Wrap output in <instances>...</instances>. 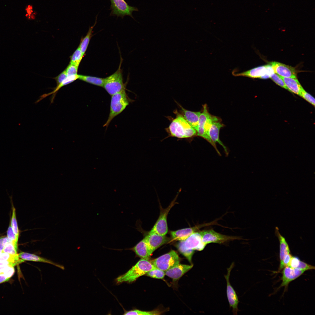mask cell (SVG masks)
I'll list each match as a JSON object with an SVG mask.
<instances>
[{"instance_id":"6da1fadb","label":"cell","mask_w":315,"mask_h":315,"mask_svg":"<svg viewBox=\"0 0 315 315\" xmlns=\"http://www.w3.org/2000/svg\"><path fill=\"white\" fill-rule=\"evenodd\" d=\"M201 231H197L186 239L180 241L177 245L179 251L190 262L195 251L203 250L206 246L202 242Z\"/></svg>"},{"instance_id":"7a4b0ae2","label":"cell","mask_w":315,"mask_h":315,"mask_svg":"<svg viewBox=\"0 0 315 315\" xmlns=\"http://www.w3.org/2000/svg\"><path fill=\"white\" fill-rule=\"evenodd\" d=\"M168 127L169 136L179 139H189L197 135L196 130L185 120L182 115L177 114Z\"/></svg>"},{"instance_id":"3957f363","label":"cell","mask_w":315,"mask_h":315,"mask_svg":"<svg viewBox=\"0 0 315 315\" xmlns=\"http://www.w3.org/2000/svg\"><path fill=\"white\" fill-rule=\"evenodd\" d=\"M155 268L148 260L141 258L126 273L117 277V282H133Z\"/></svg>"},{"instance_id":"277c9868","label":"cell","mask_w":315,"mask_h":315,"mask_svg":"<svg viewBox=\"0 0 315 315\" xmlns=\"http://www.w3.org/2000/svg\"><path fill=\"white\" fill-rule=\"evenodd\" d=\"M111 96L109 114L104 127H107L113 118L122 112L130 102L125 89Z\"/></svg>"},{"instance_id":"5b68a950","label":"cell","mask_w":315,"mask_h":315,"mask_svg":"<svg viewBox=\"0 0 315 315\" xmlns=\"http://www.w3.org/2000/svg\"><path fill=\"white\" fill-rule=\"evenodd\" d=\"M203 107L202 111L201 112L200 115L198 125L196 130L197 135L206 140L214 147L218 154L220 156L221 155L216 145L212 141L207 133L209 125L214 116L209 113L206 104L204 105Z\"/></svg>"},{"instance_id":"8992f818","label":"cell","mask_w":315,"mask_h":315,"mask_svg":"<svg viewBox=\"0 0 315 315\" xmlns=\"http://www.w3.org/2000/svg\"><path fill=\"white\" fill-rule=\"evenodd\" d=\"M121 61L117 70L113 74L104 78L103 87L111 96L125 89L121 69Z\"/></svg>"},{"instance_id":"52a82bcc","label":"cell","mask_w":315,"mask_h":315,"mask_svg":"<svg viewBox=\"0 0 315 315\" xmlns=\"http://www.w3.org/2000/svg\"><path fill=\"white\" fill-rule=\"evenodd\" d=\"M180 258L177 252L171 250L150 261L156 268L165 271L180 263Z\"/></svg>"},{"instance_id":"ba28073f","label":"cell","mask_w":315,"mask_h":315,"mask_svg":"<svg viewBox=\"0 0 315 315\" xmlns=\"http://www.w3.org/2000/svg\"><path fill=\"white\" fill-rule=\"evenodd\" d=\"M274 73L270 64L256 67L240 73H237L235 69L232 72V75L235 76H240L253 78L262 79L270 78Z\"/></svg>"},{"instance_id":"9c48e42d","label":"cell","mask_w":315,"mask_h":315,"mask_svg":"<svg viewBox=\"0 0 315 315\" xmlns=\"http://www.w3.org/2000/svg\"><path fill=\"white\" fill-rule=\"evenodd\" d=\"M200 231L202 242L206 245L211 243L221 244L231 240L242 239L240 237L222 234L216 232L212 229Z\"/></svg>"},{"instance_id":"30bf717a","label":"cell","mask_w":315,"mask_h":315,"mask_svg":"<svg viewBox=\"0 0 315 315\" xmlns=\"http://www.w3.org/2000/svg\"><path fill=\"white\" fill-rule=\"evenodd\" d=\"M178 194V193L168 207L164 209L161 208L159 218L149 232L157 233L162 235H166L168 231L167 222L168 214L171 209L176 203V200Z\"/></svg>"},{"instance_id":"8fae6325","label":"cell","mask_w":315,"mask_h":315,"mask_svg":"<svg viewBox=\"0 0 315 315\" xmlns=\"http://www.w3.org/2000/svg\"><path fill=\"white\" fill-rule=\"evenodd\" d=\"M221 120L218 117L214 116L210 123L207 131V134L214 145L218 143L222 146L226 156H228L229 151L227 148L224 145L219 138L220 131L224 125L221 123Z\"/></svg>"},{"instance_id":"7c38bea8","label":"cell","mask_w":315,"mask_h":315,"mask_svg":"<svg viewBox=\"0 0 315 315\" xmlns=\"http://www.w3.org/2000/svg\"><path fill=\"white\" fill-rule=\"evenodd\" d=\"M111 10V14L118 17H123L129 15L133 18L132 13L134 11H138L136 7L129 6L125 0H110Z\"/></svg>"},{"instance_id":"4fadbf2b","label":"cell","mask_w":315,"mask_h":315,"mask_svg":"<svg viewBox=\"0 0 315 315\" xmlns=\"http://www.w3.org/2000/svg\"><path fill=\"white\" fill-rule=\"evenodd\" d=\"M234 265V262H233L230 267L227 269V274L224 276L227 282V294L230 307L232 308L233 313L236 315L237 314L239 311L238 305L239 301L236 292L230 284L229 281L230 272Z\"/></svg>"},{"instance_id":"5bb4252c","label":"cell","mask_w":315,"mask_h":315,"mask_svg":"<svg viewBox=\"0 0 315 315\" xmlns=\"http://www.w3.org/2000/svg\"><path fill=\"white\" fill-rule=\"evenodd\" d=\"M216 223V221H214L192 227L171 231L170 232V234L173 240L179 241L187 239L194 232H197L199 229L205 226L215 225Z\"/></svg>"},{"instance_id":"9a60e30c","label":"cell","mask_w":315,"mask_h":315,"mask_svg":"<svg viewBox=\"0 0 315 315\" xmlns=\"http://www.w3.org/2000/svg\"><path fill=\"white\" fill-rule=\"evenodd\" d=\"M149 249L151 254L157 249L167 243L168 238L154 232H149L144 238Z\"/></svg>"},{"instance_id":"2e32d148","label":"cell","mask_w":315,"mask_h":315,"mask_svg":"<svg viewBox=\"0 0 315 315\" xmlns=\"http://www.w3.org/2000/svg\"><path fill=\"white\" fill-rule=\"evenodd\" d=\"M274 71L280 76L297 78V72L295 68L277 62L270 63Z\"/></svg>"},{"instance_id":"e0dca14e","label":"cell","mask_w":315,"mask_h":315,"mask_svg":"<svg viewBox=\"0 0 315 315\" xmlns=\"http://www.w3.org/2000/svg\"><path fill=\"white\" fill-rule=\"evenodd\" d=\"M304 271L289 266L285 267L282 272V282L280 287H287L289 284L295 280L304 272Z\"/></svg>"},{"instance_id":"ac0fdd59","label":"cell","mask_w":315,"mask_h":315,"mask_svg":"<svg viewBox=\"0 0 315 315\" xmlns=\"http://www.w3.org/2000/svg\"><path fill=\"white\" fill-rule=\"evenodd\" d=\"M193 265L192 264L188 265L179 263L165 271V275L176 281L190 270Z\"/></svg>"},{"instance_id":"d6986e66","label":"cell","mask_w":315,"mask_h":315,"mask_svg":"<svg viewBox=\"0 0 315 315\" xmlns=\"http://www.w3.org/2000/svg\"><path fill=\"white\" fill-rule=\"evenodd\" d=\"M18 256L20 258L24 261L27 260L47 263L54 265L62 270L64 269V267L63 266L55 262L50 260L34 254L22 252L19 254Z\"/></svg>"},{"instance_id":"ffe728a7","label":"cell","mask_w":315,"mask_h":315,"mask_svg":"<svg viewBox=\"0 0 315 315\" xmlns=\"http://www.w3.org/2000/svg\"><path fill=\"white\" fill-rule=\"evenodd\" d=\"M182 116L187 122L196 130L199 122L200 112H195L188 110L179 105Z\"/></svg>"},{"instance_id":"44dd1931","label":"cell","mask_w":315,"mask_h":315,"mask_svg":"<svg viewBox=\"0 0 315 315\" xmlns=\"http://www.w3.org/2000/svg\"><path fill=\"white\" fill-rule=\"evenodd\" d=\"M130 249L134 251L138 256L141 258L148 260L151 254L144 238Z\"/></svg>"},{"instance_id":"7402d4cb","label":"cell","mask_w":315,"mask_h":315,"mask_svg":"<svg viewBox=\"0 0 315 315\" xmlns=\"http://www.w3.org/2000/svg\"><path fill=\"white\" fill-rule=\"evenodd\" d=\"M281 77L284 80L287 89L291 92L301 95L304 89L297 78Z\"/></svg>"},{"instance_id":"603a6c76","label":"cell","mask_w":315,"mask_h":315,"mask_svg":"<svg viewBox=\"0 0 315 315\" xmlns=\"http://www.w3.org/2000/svg\"><path fill=\"white\" fill-rule=\"evenodd\" d=\"M79 77V75L78 74L75 75L67 76L66 78L61 83L58 85L56 86V87L52 91L48 93L44 94L41 96L39 99L37 101V102H38L43 99L51 94L53 96V97L51 100V101H53L54 97L56 95V92L61 88L64 86L72 83L77 79H78Z\"/></svg>"},{"instance_id":"cb8c5ba5","label":"cell","mask_w":315,"mask_h":315,"mask_svg":"<svg viewBox=\"0 0 315 315\" xmlns=\"http://www.w3.org/2000/svg\"><path fill=\"white\" fill-rule=\"evenodd\" d=\"M276 232L280 242V267L282 265L285 256L290 253V251L285 238L280 234L278 228H276Z\"/></svg>"},{"instance_id":"d4e9b609","label":"cell","mask_w":315,"mask_h":315,"mask_svg":"<svg viewBox=\"0 0 315 315\" xmlns=\"http://www.w3.org/2000/svg\"><path fill=\"white\" fill-rule=\"evenodd\" d=\"M79 79L95 85L103 87L104 78L79 75Z\"/></svg>"},{"instance_id":"484cf974","label":"cell","mask_w":315,"mask_h":315,"mask_svg":"<svg viewBox=\"0 0 315 315\" xmlns=\"http://www.w3.org/2000/svg\"><path fill=\"white\" fill-rule=\"evenodd\" d=\"M96 20L97 19H96V20L94 25L90 27L88 31L85 36L81 40L79 46L78 47L84 56L87 49L90 40L92 36V30L96 23Z\"/></svg>"},{"instance_id":"4316f807","label":"cell","mask_w":315,"mask_h":315,"mask_svg":"<svg viewBox=\"0 0 315 315\" xmlns=\"http://www.w3.org/2000/svg\"><path fill=\"white\" fill-rule=\"evenodd\" d=\"M24 261L20 259L18 255H12L2 252L0 253V262L8 261L15 263L16 265Z\"/></svg>"},{"instance_id":"83f0119b","label":"cell","mask_w":315,"mask_h":315,"mask_svg":"<svg viewBox=\"0 0 315 315\" xmlns=\"http://www.w3.org/2000/svg\"><path fill=\"white\" fill-rule=\"evenodd\" d=\"M84 55L78 47L70 57V64L78 67Z\"/></svg>"},{"instance_id":"f1b7e54d","label":"cell","mask_w":315,"mask_h":315,"mask_svg":"<svg viewBox=\"0 0 315 315\" xmlns=\"http://www.w3.org/2000/svg\"><path fill=\"white\" fill-rule=\"evenodd\" d=\"M161 312L158 310H155L151 311H146L134 309L125 312L124 315H160Z\"/></svg>"},{"instance_id":"f546056e","label":"cell","mask_w":315,"mask_h":315,"mask_svg":"<svg viewBox=\"0 0 315 315\" xmlns=\"http://www.w3.org/2000/svg\"><path fill=\"white\" fill-rule=\"evenodd\" d=\"M146 274L147 276L157 279H162L165 275V271L156 268L151 270Z\"/></svg>"},{"instance_id":"4dcf8cb0","label":"cell","mask_w":315,"mask_h":315,"mask_svg":"<svg viewBox=\"0 0 315 315\" xmlns=\"http://www.w3.org/2000/svg\"><path fill=\"white\" fill-rule=\"evenodd\" d=\"M10 224L14 232L17 237L18 238L19 231L16 218L15 209L14 207L13 208Z\"/></svg>"},{"instance_id":"1f68e13d","label":"cell","mask_w":315,"mask_h":315,"mask_svg":"<svg viewBox=\"0 0 315 315\" xmlns=\"http://www.w3.org/2000/svg\"><path fill=\"white\" fill-rule=\"evenodd\" d=\"M7 236L10 241L13 243L15 247L18 249V238L17 237L14 232L10 223L8 229Z\"/></svg>"},{"instance_id":"d6a6232c","label":"cell","mask_w":315,"mask_h":315,"mask_svg":"<svg viewBox=\"0 0 315 315\" xmlns=\"http://www.w3.org/2000/svg\"><path fill=\"white\" fill-rule=\"evenodd\" d=\"M17 249L15 247L13 243L10 242L5 246L2 252L12 255H16L17 254Z\"/></svg>"},{"instance_id":"836d02e7","label":"cell","mask_w":315,"mask_h":315,"mask_svg":"<svg viewBox=\"0 0 315 315\" xmlns=\"http://www.w3.org/2000/svg\"><path fill=\"white\" fill-rule=\"evenodd\" d=\"M272 80L279 86L287 89L284 80L279 75L274 73L270 77Z\"/></svg>"},{"instance_id":"e575fe53","label":"cell","mask_w":315,"mask_h":315,"mask_svg":"<svg viewBox=\"0 0 315 315\" xmlns=\"http://www.w3.org/2000/svg\"><path fill=\"white\" fill-rule=\"evenodd\" d=\"M78 67L75 65L70 64L65 70L67 76L77 74Z\"/></svg>"},{"instance_id":"d590c367","label":"cell","mask_w":315,"mask_h":315,"mask_svg":"<svg viewBox=\"0 0 315 315\" xmlns=\"http://www.w3.org/2000/svg\"><path fill=\"white\" fill-rule=\"evenodd\" d=\"M297 268L305 271L309 270H314L315 267L313 266L307 264L305 262L300 260L299 265Z\"/></svg>"},{"instance_id":"8d00e7d4","label":"cell","mask_w":315,"mask_h":315,"mask_svg":"<svg viewBox=\"0 0 315 315\" xmlns=\"http://www.w3.org/2000/svg\"><path fill=\"white\" fill-rule=\"evenodd\" d=\"M14 272V266L7 265L5 268L3 274H4L7 278L9 279L13 275Z\"/></svg>"},{"instance_id":"74e56055","label":"cell","mask_w":315,"mask_h":315,"mask_svg":"<svg viewBox=\"0 0 315 315\" xmlns=\"http://www.w3.org/2000/svg\"><path fill=\"white\" fill-rule=\"evenodd\" d=\"M306 100L314 106L315 99L311 95L306 92L304 90L300 95Z\"/></svg>"},{"instance_id":"f35d334b","label":"cell","mask_w":315,"mask_h":315,"mask_svg":"<svg viewBox=\"0 0 315 315\" xmlns=\"http://www.w3.org/2000/svg\"><path fill=\"white\" fill-rule=\"evenodd\" d=\"M292 256L289 253L286 255L283 260L281 265L279 267V270H280L285 267L288 266L291 260L292 257Z\"/></svg>"},{"instance_id":"ab89813d","label":"cell","mask_w":315,"mask_h":315,"mask_svg":"<svg viewBox=\"0 0 315 315\" xmlns=\"http://www.w3.org/2000/svg\"><path fill=\"white\" fill-rule=\"evenodd\" d=\"M67 76L66 71L64 70L57 76L54 78L56 81L57 86L61 83Z\"/></svg>"},{"instance_id":"60d3db41","label":"cell","mask_w":315,"mask_h":315,"mask_svg":"<svg viewBox=\"0 0 315 315\" xmlns=\"http://www.w3.org/2000/svg\"><path fill=\"white\" fill-rule=\"evenodd\" d=\"M300 260L296 257H292L288 266L293 268H297L298 267Z\"/></svg>"},{"instance_id":"b9f144b4","label":"cell","mask_w":315,"mask_h":315,"mask_svg":"<svg viewBox=\"0 0 315 315\" xmlns=\"http://www.w3.org/2000/svg\"><path fill=\"white\" fill-rule=\"evenodd\" d=\"M10 242L8 237H0V249L2 250L5 246Z\"/></svg>"},{"instance_id":"7bdbcfd3","label":"cell","mask_w":315,"mask_h":315,"mask_svg":"<svg viewBox=\"0 0 315 315\" xmlns=\"http://www.w3.org/2000/svg\"><path fill=\"white\" fill-rule=\"evenodd\" d=\"M9 279L7 278L5 275L3 273L0 274V284L9 280Z\"/></svg>"},{"instance_id":"ee69618b","label":"cell","mask_w":315,"mask_h":315,"mask_svg":"<svg viewBox=\"0 0 315 315\" xmlns=\"http://www.w3.org/2000/svg\"><path fill=\"white\" fill-rule=\"evenodd\" d=\"M2 252V250L0 249V253Z\"/></svg>"}]
</instances>
